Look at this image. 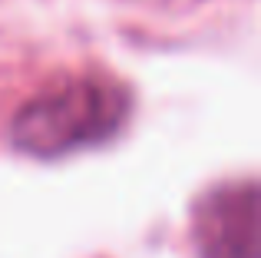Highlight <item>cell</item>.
I'll return each mask as SVG.
<instances>
[{
  "label": "cell",
  "mask_w": 261,
  "mask_h": 258,
  "mask_svg": "<svg viewBox=\"0 0 261 258\" xmlns=\"http://www.w3.org/2000/svg\"><path fill=\"white\" fill-rule=\"evenodd\" d=\"M126 113L129 96L116 80L93 73L57 76L13 113L10 139L33 156H63L109 139Z\"/></svg>",
  "instance_id": "obj_1"
},
{
  "label": "cell",
  "mask_w": 261,
  "mask_h": 258,
  "mask_svg": "<svg viewBox=\"0 0 261 258\" xmlns=\"http://www.w3.org/2000/svg\"><path fill=\"white\" fill-rule=\"evenodd\" d=\"M202 258H258V199L255 186H231L215 192L198 212Z\"/></svg>",
  "instance_id": "obj_2"
}]
</instances>
